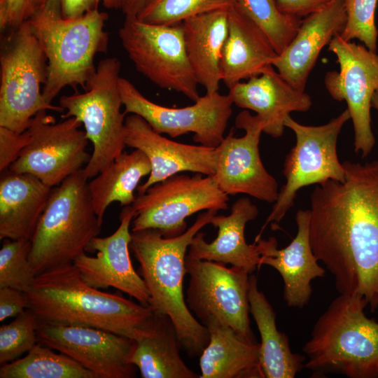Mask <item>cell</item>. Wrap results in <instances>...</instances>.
Returning <instances> with one entry per match:
<instances>
[{
    "label": "cell",
    "instance_id": "7bdbcfd3",
    "mask_svg": "<svg viewBox=\"0 0 378 378\" xmlns=\"http://www.w3.org/2000/svg\"><path fill=\"white\" fill-rule=\"evenodd\" d=\"M371 106L378 111V88L372 96Z\"/></svg>",
    "mask_w": 378,
    "mask_h": 378
},
{
    "label": "cell",
    "instance_id": "f35d334b",
    "mask_svg": "<svg viewBox=\"0 0 378 378\" xmlns=\"http://www.w3.org/2000/svg\"><path fill=\"white\" fill-rule=\"evenodd\" d=\"M34 10L31 0H0L1 31L17 28L29 19Z\"/></svg>",
    "mask_w": 378,
    "mask_h": 378
},
{
    "label": "cell",
    "instance_id": "f546056e",
    "mask_svg": "<svg viewBox=\"0 0 378 378\" xmlns=\"http://www.w3.org/2000/svg\"><path fill=\"white\" fill-rule=\"evenodd\" d=\"M151 165L146 155L139 149L123 152L88 182L94 211L102 223L108 206L118 202L130 206L135 200L134 190L140 180L150 174Z\"/></svg>",
    "mask_w": 378,
    "mask_h": 378
},
{
    "label": "cell",
    "instance_id": "1f68e13d",
    "mask_svg": "<svg viewBox=\"0 0 378 378\" xmlns=\"http://www.w3.org/2000/svg\"><path fill=\"white\" fill-rule=\"evenodd\" d=\"M235 6L262 31L278 54L290 43L302 22L282 13L275 0H237Z\"/></svg>",
    "mask_w": 378,
    "mask_h": 378
},
{
    "label": "cell",
    "instance_id": "4fadbf2b",
    "mask_svg": "<svg viewBox=\"0 0 378 378\" xmlns=\"http://www.w3.org/2000/svg\"><path fill=\"white\" fill-rule=\"evenodd\" d=\"M46 110L39 111L29 126L31 139L8 169L29 174L53 188L83 169L91 155L86 151L89 140L75 117L55 123Z\"/></svg>",
    "mask_w": 378,
    "mask_h": 378
},
{
    "label": "cell",
    "instance_id": "ba28073f",
    "mask_svg": "<svg viewBox=\"0 0 378 378\" xmlns=\"http://www.w3.org/2000/svg\"><path fill=\"white\" fill-rule=\"evenodd\" d=\"M0 64V126L21 133L39 111H64L43 98L48 59L28 20L6 31Z\"/></svg>",
    "mask_w": 378,
    "mask_h": 378
},
{
    "label": "cell",
    "instance_id": "44dd1931",
    "mask_svg": "<svg viewBox=\"0 0 378 378\" xmlns=\"http://www.w3.org/2000/svg\"><path fill=\"white\" fill-rule=\"evenodd\" d=\"M346 22V0H330L322 9L302 20L296 35L272 66L293 87L304 91L321 50L342 34Z\"/></svg>",
    "mask_w": 378,
    "mask_h": 378
},
{
    "label": "cell",
    "instance_id": "74e56055",
    "mask_svg": "<svg viewBox=\"0 0 378 378\" xmlns=\"http://www.w3.org/2000/svg\"><path fill=\"white\" fill-rule=\"evenodd\" d=\"M128 0H31L36 9L48 1L57 4L64 18H72L83 15L86 12L98 8L100 2L109 9H121Z\"/></svg>",
    "mask_w": 378,
    "mask_h": 378
},
{
    "label": "cell",
    "instance_id": "7a4b0ae2",
    "mask_svg": "<svg viewBox=\"0 0 378 378\" xmlns=\"http://www.w3.org/2000/svg\"><path fill=\"white\" fill-rule=\"evenodd\" d=\"M25 295L40 323L96 328L136 341L155 319L150 306L86 284L74 263L36 276Z\"/></svg>",
    "mask_w": 378,
    "mask_h": 378
},
{
    "label": "cell",
    "instance_id": "8fae6325",
    "mask_svg": "<svg viewBox=\"0 0 378 378\" xmlns=\"http://www.w3.org/2000/svg\"><path fill=\"white\" fill-rule=\"evenodd\" d=\"M229 197L212 176L175 174L136 196L131 231L155 229L165 237L183 234L186 219L202 211L226 210Z\"/></svg>",
    "mask_w": 378,
    "mask_h": 378
},
{
    "label": "cell",
    "instance_id": "52a82bcc",
    "mask_svg": "<svg viewBox=\"0 0 378 378\" xmlns=\"http://www.w3.org/2000/svg\"><path fill=\"white\" fill-rule=\"evenodd\" d=\"M121 64L117 57L101 60L83 93L62 95L59 104L69 117L77 118L85 127L93 150L83 169L92 178L123 153L125 148V113L119 88Z\"/></svg>",
    "mask_w": 378,
    "mask_h": 378
},
{
    "label": "cell",
    "instance_id": "9a60e30c",
    "mask_svg": "<svg viewBox=\"0 0 378 378\" xmlns=\"http://www.w3.org/2000/svg\"><path fill=\"white\" fill-rule=\"evenodd\" d=\"M328 50L337 57L340 71H328L324 85L337 101H345L354 130V150L362 158L372 151L375 138L371 127L372 98L378 88V53L336 35Z\"/></svg>",
    "mask_w": 378,
    "mask_h": 378
},
{
    "label": "cell",
    "instance_id": "9c48e42d",
    "mask_svg": "<svg viewBox=\"0 0 378 378\" xmlns=\"http://www.w3.org/2000/svg\"><path fill=\"white\" fill-rule=\"evenodd\" d=\"M349 119L347 108L328 123L319 126L300 124L290 115L286 118L284 125L294 132L295 144L284 160L283 174L286 183L255 241L260 239L268 224L278 226L293 206L300 189L330 179L344 181L345 172L337 157V141L342 127Z\"/></svg>",
    "mask_w": 378,
    "mask_h": 378
},
{
    "label": "cell",
    "instance_id": "7402d4cb",
    "mask_svg": "<svg viewBox=\"0 0 378 378\" xmlns=\"http://www.w3.org/2000/svg\"><path fill=\"white\" fill-rule=\"evenodd\" d=\"M227 94L237 106L255 111L264 122L263 132L275 139L283 134L285 119L291 112H305L312 105L310 96L289 84L273 66L234 84Z\"/></svg>",
    "mask_w": 378,
    "mask_h": 378
},
{
    "label": "cell",
    "instance_id": "60d3db41",
    "mask_svg": "<svg viewBox=\"0 0 378 378\" xmlns=\"http://www.w3.org/2000/svg\"><path fill=\"white\" fill-rule=\"evenodd\" d=\"M279 9L284 13L298 17H307L320 10L330 0H275Z\"/></svg>",
    "mask_w": 378,
    "mask_h": 378
},
{
    "label": "cell",
    "instance_id": "e575fe53",
    "mask_svg": "<svg viewBox=\"0 0 378 378\" xmlns=\"http://www.w3.org/2000/svg\"><path fill=\"white\" fill-rule=\"evenodd\" d=\"M38 321L29 309L0 327V364L18 359L37 343Z\"/></svg>",
    "mask_w": 378,
    "mask_h": 378
},
{
    "label": "cell",
    "instance_id": "5bb4252c",
    "mask_svg": "<svg viewBox=\"0 0 378 378\" xmlns=\"http://www.w3.org/2000/svg\"><path fill=\"white\" fill-rule=\"evenodd\" d=\"M119 88L125 115L141 116L159 134L175 138L193 133L195 142L211 148L218 146L225 137L233 104L228 94L206 93L191 106L169 108L145 97L125 78H120Z\"/></svg>",
    "mask_w": 378,
    "mask_h": 378
},
{
    "label": "cell",
    "instance_id": "7c38bea8",
    "mask_svg": "<svg viewBox=\"0 0 378 378\" xmlns=\"http://www.w3.org/2000/svg\"><path fill=\"white\" fill-rule=\"evenodd\" d=\"M189 274L186 302L202 324L214 317L257 342L250 326L249 275L244 268L186 256Z\"/></svg>",
    "mask_w": 378,
    "mask_h": 378
},
{
    "label": "cell",
    "instance_id": "d6986e66",
    "mask_svg": "<svg viewBox=\"0 0 378 378\" xmlns=\"http://www.w3.org/2000/svg\"><path fill=\"white\" fill-rule=\"evenodd\" d=\"M126 146L143 151L150 162L148 179L137 187L143 194L153 184L183 172L214 176L216 148L174 141L155 132L141 116L130 113L125 120Z\"/></svg>",
    "mask_w": 378,
    "mask_h": 378
},
{
    "label": "cell",
    "instance_id": "603a6c76",
    "mask_svg": "<svg viewBox=\"0 0 378 378\" xmlns=\"http://www.w3.org/2000/svg\"><path fill=\"white\" fill-rule=\"evenodd\" d=\"M258 206L249 198L242 197L232 205L227 216L214 215L211 223L218 229L216 238L211 243L206 241L204 234L197 232L189 246L187 256L230 264L244 268L250 274L258 269L260 254L258 244H247L245 227L248 222L258 215Z\"/></svg>",
    "mask_w": 378,
    "mask_h": 378
},
{
    "label": "cell",
    "instance_id": "5b68a950",
    "mask_svg": "<svg viewBox=\"0 0 378 378\" xmlns=\"http://www.w3.org/2000/svg\"><path fill=\"white\" fill-rule=\"evenodd\" d=\"M364 301L340 294L314 325L302 347L304 368L316 374L378 378V322L367 317Z\"/></svg>",
    "mask_w": 378,
    "mask_h": 378
},
{
    "label": "cell",
    "instance_id": "f1b7e54d",
    "mask_svg": "<svg viewBox=\"0 0 378 378\" xmlns=\"http://www.w3.org/2000/svg\"><path fill=\"white\" fill-rule=\"evenodd\" d=\"M181 348L170 318L155 312L152 328L136 341L132 363L142 378H200L181 358Z\"/></svg>",
    "mask_w": 378,
    "mask_h": 378
},
{
    "label": "cell",
    "instance_id": "277c9868",
    "mask_svg": "<svg viewBox=\"0 0 378 378\" xmlns=\"http://www.w3.org/2000/svg\"><path fill=\"white\" fill-rule=\"evenodd\" d=\"M106 13L98 8L82 15L64 18L59 6L48 1L36 8L28 20L47 59V78L42 94L52 101L65 87L84 90L96 72V54L107 51L108 34L104 29Z\"/></svg>",
    "mask_w": 378,
    "mask_h": 378
},
{
    "label": "cell",
    "instance_id": "d6a6232c",
    "mask_svg": "<svg viewBox=\"0 0 378 378\" xmlns=\"http://www.w3.org/2000/svg\"><path fill=\"white\" fill-rule=\"evenodd\" d=\"M237 0H145L136 17L153 24L172 25L187 18L218 10H230Z\"/></svg>",
    "mask_w": 378,
    "mask_h": 378
},
{
    "label": "cell",
    "instance_id": "30bf717a",
    "mask_svg": "<svg viewBox=\"0 0 378 378\" xmlns=\"http://www.w3.org/2000/svg\"><path fill=\"white\" fill-rule=\"evenodd\" d=\"M119 38L136 70L151 82L194 102L199 99V84L188 60L181 23L153 24L127 15Z\"/></svg>",
    "mask_w": 378,
    "mask_h": 378
},
{
    "label": "cell",
    "instance_id": "6da1fadb",
    "mask_svg": "<svg viewBox=\"0 0 378 378\" xmlns=\"http://www.w3.org/2000/svg\"><path fill=\"white\" fill-rule=\"evenodd\" d=\"M344 181L318 184L310 196L312 251L340 294L378 309V160L344 161Z\"/></svg>",
    "mask_w": 378,
    "mask_h": 378
},
{
    "label": "cell",
    "instance_id": "ac0fdd59",
    "mask_svg": "<svg viewBox=\"0 0 378 378\" xmlns=\"http://www.w3.org/2000/svg\"><path fill=\"white\" fill-rule=\"evenodd\" d=\"M134 212L132 206H124L120 214V225L111 235L93 238L86 251L97 252L95 257L80 255L74 265L84 282L98 289L115 288L150 306V295L145 281L134 270L130 256V227Z\"/></svg>",
    "mask_w": 378,
    "mask_h": 378
},
{
    "label": "cell",
    "instance_id": "ffe728a7",
    "mask_svg": "<svg viewBox=\"0 0 378 378\" xmlns=\"http://www.w3.org/2000/svg\"><path fill=\"white\" fill-rule=\"evenodd\" d=\"M297 234L285 248L279 249L275 237L254 241L260 254L258 269L263 265L275 269L284 282L283 298L289 307L303 308L311 298V281L323 277L326 270L318 264L310 242L309 209L298 211Z\"/></svg>",
    "mask_w": 378,
    "mask_h": 378
},
{
    "label": "cell",
    "instance_id": "83f0119b",
    "mask_svg": "<svg viewBox=\"0 0 378 378\" xmlns=\"http://www.w3.org/2000/svg\"><path fill=\"white\" fill-rule=\"evenodd\" d=\"M249 310L258 329L260 361L265 378H293L304 368L306 357L293 353L286 335L277 329L276 312L258 289V278L249 275Z\"/></svg>",
    "mask_w": 378,
    "mask_h": 378
},
{
    "label": "cell",
    "instance_id": "d590c367",
    "mask_svg": "<svg viewBox=\"0 0 378 378\" xmlns=\"http://www.w3.org/2000/svg\"><path fill=\"white\" fill-rule=\"evenodd\" d=\"M378 0H346L347 22L341 37L347 41L358 39L372 51H377L378 30L375 10Z\"/></svg>",
    "mask_w": 378,
    "mask_h": 378
},
{
    "label": "cell",
    "instance_id": "e0dca14e",
    "mask_svg": "<svg viewBox=\"0 0 378 378\" xmlns=\"http://www.w3.org/2000/svg\"><path fill=\"white\" fill-rule=\"evenodd\" d=\"M38 342L64 354L97 378H134L136 340L92 327L38 322Z\"/></svg>",
    "mask_w": 378,
    "mask_h": 378
},
{
    "label": "cell",
    "instance_id": "b9f144b4",
    "mask_svg": "<svg viewBox=\"0 0 378 378\" xmlns=\"http://www.w3.org/2000/svg\"><path fill=\"white\" fill-rule=\"evenodd\" d=\"M145 0H128L125 7L122 8V12L125 15H136L141 10Z\"/></svg>",
    "mask_w": 378,
    "mask_h": 378
},
{
    "label": "cell",
    "instance_id": "484cf974",
    "mask_svg": "<svg viewBox=\"0 0 378 378\" xmlns=\"http://www.w3.org/2000/svg\"><path fill=\"white\" fill-rule=\"evenodd\" d=\"M209 342L200 359V378H265L260 343L253 342L214 317L203 324Z\"/></svg>",
    "mask_w": 378,
    "mask_h": 378
},
{
    "label": "cell",
    "instance_id": "d4e9b609",
    "mask_svg": "<svg viewBox=\"0 0 378 378\" xmlns=\"http://www.w3.org/2000/svg\"><path fill=\"white\" fill-rule=\"evenodd\" d=\"M52 188L29 174L1 172L0 239L30 240Z\"/></svg>",
    "mask_w": 378,
    "mask_h": 378
},
{
    "label": "cell",
    "instance_id": "8d00e7d4",
    "mask_svg": "<svg viewBox=\"0 0 378 378\" xmlns=\"http://www.w3.org/2000/svg\"><path fill=\"white\" fill-rule=\"evenodd\" d=\"M31 139V130L29 127L20 133L0 126L1 172L8 169Z\"/></svg>",
    "mask_w": 378,
    "mask_h": 378
},
{
    "label": "cell",
    "instance_id": "4dcf8cb0",
    "mask_svg": "<svg viewBox=\"0 0 378 378\" xmlns=\"http://www.w3.org/2000/svg\"><path fill=\"white\" fill-rule=\"evenodd\" d=\"M0 378H97L69 356L38 342L22 358L1 365Z\"/></svg>",
    "mask_w": 378,
    "mask_h": 378
},
{
    "label": "cell",
    "instance_id": "836d02e7",
    "mask_svg": "<svg viewBox=\"0 0 378 378\" xmlns=\"http://www.w3.org/2000/svg\"><path fill=\"white\" fill-rule=\"evenodd\" d=\"M30 240L4 239L0 250V288L27 292L36 275L29 261Z\"/></svg>",
    "mask_w": 378,
    "mask_h": 378
},
{
    "label": "cell",
    "instance_id": "cb8c5ba5",
    "mask_svg": "<svg viewBox=\"0 0 378 378\" xmlns=\"http://www.w3.org/2000/svg\"><path fill=\"white\" fill-rule=\"evenodd\" d=\"M262 31L236 6L228 13V32L220 57L221 81L230 88L272 66L278 56Z\"/></svg>",
    "mask_w": 378,
    "mask_h": 378
},
{
    "label": "cell",
    "instance_id": "4316f807",
    "mask_svg": "<svg viewBox=\"0 0 378 378\" xmlns=\"http://www.w3.org/2000/svg\"><path fill=\"white\" fill-rule=\"evenodd\" d=\"M228 13L211 11L181 22L188 60L206 93L217 92L221 81L220 57L228 32Z\"/></svg>",
    "mask_w": 378,
    "mask_h": 378
},
{
    "label": "cell",
    "instance_id": "2e32d148",
    "mask_svg": "<svg viewBox=\"0 0 378 378\" xmlns=\"http://www.w3.org/2000/svg\"><path fill=\"white\" fill-rule=\"evenodd\" d=\"M235 126L244 130L245 134L237 137L232 129L216 147V168L212 176L216 183L227 195L245 194L274 203L279 192L278 183L265 168L259 153L263 121L245 109L237 115Z\"/></svg>",
    "mask_w": 378,
    "mask_h": 378
},
{
    "label": "cell",
    "instance_id": "8992f818",
    "mask_svg": "<svg viewBox=\"0 0 378 378\" xmlns=\"http://www.w3.org/2000/svg\"><path fill=\"white\" fill-rule=\"evenodd\" d=\"M102 225L83 169L53 187L30 239L29 261L35 275L73 263L99 234Z\"/></svg>",
    "mask_w": 378,
    "mask_h": 378
},
{
    "label": "cell",
    "instance_id": "ab89813d",
    "mask_svg": "<svg viewBox=\"0 0 378 378\" xmlns=\"http://www.w3.org/2000/svg\"><path fill=\"white\" fill-rule=\"evenodd\" d=\"M27 309L25 292L5 287L0 288V321L8 318L16 317Z\"/></svg>",
    "mask_w": 378,
    "mask_h": 378
},
{
    "label": "cell",
    "instance_id": "3957f363",
    "mask_svg": "<svg viewBox=\"0 0 378 378\" xmlns=\"http://www.w3.org/2000/svg\"><path fill=\"white\" fill-rule=\"evenodd\" d=\"M218 211L201 213L183 234L165 237L155 229L131 231L130 249L139 263V274L150 295V306L168 316L188 356H200L209 342L206 326L188 309L183 294L186 256L193 237L210 224Z\"/></svg>",
    "mask_w": 378,
    "mask_h": 378
}]
</instances>
